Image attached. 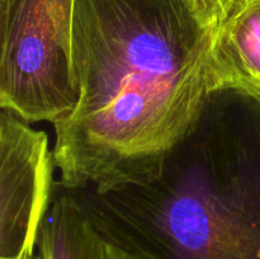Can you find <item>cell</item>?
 Instances as JSON below:
<instances>
[{"mask_svg": "<svg viewBox=\"0 0 260 259\" xmlns=\"http://www.w3.org/2000/svg\"><path fill=\"white\" fill-rule=\"evenodd\" d=\"M111 259H142V258H140V256L135 255V254L128 253V251L121 250V251H118V253H117V254H113Z\"/></svg>", "mask_w": 260, "mask_h": 259, "instance_id": "obj_8", "label": "cell"}, {"mask_svg": "<svg viewBox=\"0 0 260 259\" xmlns=\"http://www.w3.org/2000/svg\"><path fill=\"white\" fill-rule=\"evenodd\" d=\"M63 190L145 259H260V93L210 89L146 182Z\"/></svg>", "mask_w": 260, "mask_h": 259, "instance_id": "obj_2", "label": "cell"}, {"mask_svg": "<svg viewBox=\"0 0 260 259\" xmlns=\"http://www.w3.org/2000/svg\"><path fill=\"white\" fill-rule=\"evenodd\" d=\"M32 259H42V258H41L40 253H38V250H37V254H36V255H35V256H33V258H32Z\"/></svg>", "mask_w": 260, "mask_h": 259, "instance_id": "obj_9", "label": "cell"}, {"mask_svg": "<svg viewBox=\"0 0 260 259\" xmlns=\"http://www.w3.org/2000/svg\"><path fill=\"white\" fill-rule=\"evenodd\" d=\"M75 0H0V107L55 123L78 102Z\"/></svg>", "mask_w": 260, "mask_h": 259, "instance_id": "obj_3", "label": "cell"}, {"mask_svg": "<svg viewBox=\"0 0 260 259\" xmlns=\"http://www.w3.org/2000/svg\"><path fill=\"white\" fill-rule=\"evenodd\" d=\"M112 240L91 223L78 203L56 182L37 250L42 259H109Z\"/></svg>", "mask_w": 260, "mask_h": 259, "instance_id": "obj_6", "label": "cell"}, {"mask_svg": "<svg viewBox=\"0 0 260 259\" xmlns=\"http://www.w3.org/2000/svg\"><path fill=\"white\" fill-rule=\"evenodd\" d=\"M208 85L260 93V0H238L215 33Z\"/></svg>", "mask_w": 260, "mask_h": 259, "instance_id": "obj_5", "label": "cell"}, {"mask_svg": "<svg viewBox=\"0 0 260 259\" xmlns=\"http://www.w3.org/2000/svg\"><path fill=\"white\" fill-rule=\"evenodd\" d=\"M201 24L215 36L238 0H189Z\"/></svg>", "mask_w": 260, "mask_h": 259, "instance_id": "obj_7", "label": "cell"}, {"mask_svg": "<svg viewBox=\"0 0 260 259\" xmlns=\"http://www.w3.org/2000/svg\"><path fill=\"white\" fill-rule=\"evenodd\" d=\"M56 164L46 132L0 113V259H32L53 201Z\"/></svg>", "mask_w": 260, "mask_h": 259, "instance_id": "obj_4", "label": "cell"}, {"mask_svg": "<svg viewBox=\"0 0 260 259\" xmlns=\"http://www.w3.org/2000/svg\"><path fill=\"white\" fill-rule=\"evenodd\" d=\"M212 40L189 0H75L79 96L53 123L58 187L155 177L210 90Z\"/></svg>", "mask_w": 260, "mask_h": 259, "instance_id": "obj_1", "label": "cell"}]
</instances>
